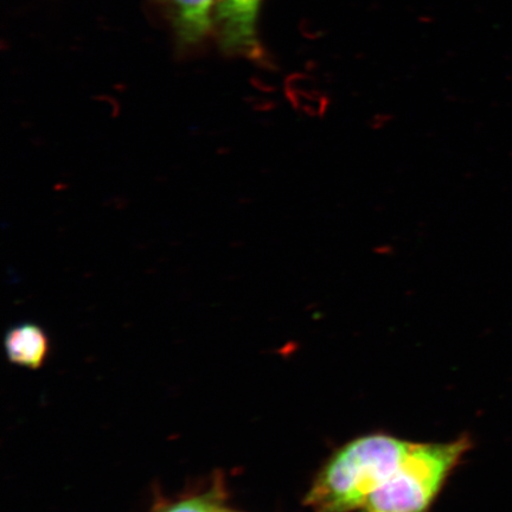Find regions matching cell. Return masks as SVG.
<instances>
[{"instance_id": "cell-1", "label": "cell", "mask_w": 512, "mask_h": 512, "mask_svg": "<svg viewBox=\"0 0 512 512\" xmlns=\"http://www.w3.org/2000/svg\"><path fill=\"white\" fill-rule=\"evenodd\" d=\"M412 443L370 434L339 448L319 471L305 498L313 512H355L393 475Z\"/></svg>"}, {"instance_id": "cell-2", "label": "cell", "mask_w": 512, "mask_h": 512, "mask_svg": "<svg viewBox=\"0 0 512 512\" xmlns=\"http://www.w3.org/2000/svg\"><path fill=\"white\" fill-rule=\"evenodd\" d=\"M471 447L469 437L450 443L412 444L398 469L370 496L362 512L430 511Z\"/></svg>"}, {"instance_id": "cell-3", "label": "cell", "mask_w": 512, "mask_h": 512, "mask_svg": "<svg viewBox=\"0 0 512 512\" xmlns=\"http://www.w3.org/2000/svg\"><path fill=\"white\" fill-rule=\"evenodd\" d=\"M262 0H217L214 28L221 47L228 54L260 60L264 51L260 46L256 23Z\"/></svg>"}, {"instance_id": "cell-4", "label": "cell", "mask_w": 512, "mask_h": 512, "mask_svg": "<svg viewBox=\"0 0 512 512\" xmlns=\"http://www.w3.org/2000/svg\"><path fill=\"white\" fill-rule=\"evenodd\" d=\"M217 0H163L179 40L195 44L214 29Z\"/></svg>"}, {"instance_id": "cell-5", "label": "cell", "mask_w": 512, "mask_h": 512, "mask_svg": "<svg viewBox=\"0 0 512 512\" xmlns=\"http://www.w3.org/2000/svg\"><path fill=\"white\" fill-rule=\"evenodd\" d=\"M5 354L19 367L40 369L47 361L49 338L40 325L22 323L6 332Z\"/></svg>"}, {"instance_id": "cell-6", "label": "cell", "mask_w": 512, "mask_h": 512, "mask_svg": "<svg viewBox=\"0 0 512 512\" xmlns=\"http://www.w3.org/2000/svg\"><path fill=\"white\" fill-rule=\"evenodd\" d=\"M228 491L222 476H216L206 489L176 499H159L150 512H229Z\"/></svg>"}, {"instance_id": "cell-7", "label": "cell", "mask_w": 512, "mask_h": 512, "mask_svg": "<svg viewBox=\"0 0 512 512\" xmlns=\"http://www.w3.org/2000/svg\"><path fill=\"white\" fill-rule=\"evenodd\" d=\"M229 512H233V511H229Z\"/></svg>"}]
</instances>
